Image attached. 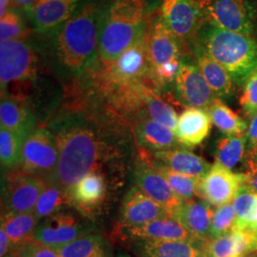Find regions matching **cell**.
I'll return each mask as SVG.
<instances>
[{
  "instance_id": "1",
  "label": "cell",
  "mask_w": 257,
  "mask_h": 257,
  "mask_svg": "<svg viewBox=\"0 0 257 257\" xmlns=\"http://www.w3.org/2000/svg\"><path fill=\"white\" fill-rule=\"evenodd\" d=\"M59 151L54 180L64 190L85 175L97 172L103 159L104 142L95 127L80 115L71 114L51 124Z\"/></svg>"
},
{
  "instance_id": "2",
  "label": "cell",
  "mask_w": 257,
  "mask_h": 257,
  "mask_svg": "<svg viewBox=\"0 0 257 257\" xmlns=\"http://www.w3.org/2000/svg\"><path fill=\"white\" fill-rule=\"evenodd\" d=\"M101 17L95 4L87 3L55 30V55L67 71L80 74L96 57Z\"/></svg>"
},
{
  "instance_id": "3",
  "label": "cell",
  "mask_w": 257,
  "mask_h": 257,
  "mask_svg": "<svg viewBox=\"0 0 257 257\" xmlns=\"http://www.w3.org/2000/svg\"><path fill=\"white\" fill-rule=\"evenodd\" d=\"M151 15L148 0H114L101 17L100 60L115 59L144 37L152 24Z\"/></svg>"
},
{
  "instance_id": "4",
  "label": "cell",
  "mask_w": 257,
  "mask_h": 257,
  "mask_svg": "<svg viewBox=\"0 0 257 257\" xmlns=\"http://www.w3.org/2000/svg\"><path fill=\"white\" fill-rule=\"evenodd\" d=\"M194 41L230 74L236 86H243L257 69V42L250 37L205 20Z\"/></svg>"
},
{
  "instance_id": "5",
  "label": "cell",
  "mask_w": 257,
  "mask_h": 257,
  "mask_svg": "<svg viewBox=\"0 0 257 257\" xmlns=\"http://www.w3.org/2000/svg\"><path fill=\"white\" fill-rule=\"evenodd\" d=\"M95 82L99 89L146 83L158 92L149 55L148 32L115 59L101 61L100 67L95 72Z\"/></svg>"
},
{
  "instance_id": "6",
  "label": "cell",
  "mask_w": 257,
  "mask_h": 257,
  "mask_svg": "<svg viewBox=\"0 0 257 257\" xmlns=\"http://www.w3.org/2000/svg\"><path fill=\"white\" fill-rule=\"evenodd\" d=\"M59 160L56 138L50 128H37L23 145L21 170L45 182L54 180Z\"/></svg>"
},
{
  "instance_id": "7",
  "label": "cell",
  "mask_w": 257,
  "mask_h": 257,
  "mask_svg": "<svg viewBox=\"0 0 257 257\" xmlns=\"http://www.w3.org/2000/svg\"><path fill=\"white\" fill-rule=\"evenodd\" d=\"M205 19L226 31L250 37L254 30V0H211L203 4Z\"/></svg>"
},
{
  "instance_id": "8",
  "label": "cell",
  "mask_w": 257,
  "mask_h": 257,
  "mask_svg": "<svg viewBox=\"0 0 257 257\" xmlns=\"http://www.w3.org/2000/svg\"><path fill=\"white\" fill-rule=\"evenodd\" d=\"M38 57L24 40H10L0 45V80L4 91L12 84L26 82L36 76Z\"/></svg>"
},
{
  "instance_id": "9",
  "label": "cell",
  "mask_w": 257,
  "mask_h": 257,
  "mask_svg": "<svg viewBox=\"0 0 257 257\" xmlns=\"http://www.w3.org/2000/svg\"><path fill=\"white\" fill-rule=\"evenodd\" d=\"M160 17L181 42L193 43L205 22V13L198 0H162Z\"/></svg>"
},
{
  "instance_id": "10",
  "label": "cell",
  "mask_w": 257,
  "mask_h": 257,
  "mask_svg": "<svg viewBox=\"0 0 257 257\" xmlns=\"http://www.w3.org/2000/svg\"><path fill=\"white\" fill-rule=\"evenodd\" d=\"M134 180L136 187L160 204L172 216L183 202L172 190L163 175L156 170L152 155H149L147 151L142 148L139 151L135 166Z\"/></svg>"
},
{
  "instance_id": "11",
  "label": "cell",
  "mask_w": 257,
  "mask_h": 257,
  "mask_svg": "<svg viewBox=\"0 0 257 257\" xmlns=\"http://www.w3.org/2000/svg\"><path fill=\"white\" fill-rule=\"evenodd\" d=\"M148 49L155 74L176 72L182 61L181 41L167 27L159 16L152 21L148 31Z\"/></svg>"
},
{
  "instance_id": "12",
  "label": "cell",
  "mask_w": 257,
  "mask_h": 257,
  "mask_svg": "<svg viewBox=\"0 0 257 257\" xmlns=\"http://www.w3.org/2000/svg\"><path fill=\"white\" fill-rule=\"evenodd\" d=\"M45 181L23 170H14L2 186L4 212H34Z\"/></svg>"
},
{
  "instance_id": "13",
  "label": "cell",
  "mask_w": 257,
  "mask_h": 257,
  "mask_svg": "<svg viewBox=\"0 0 257 257\" xmlns=\"http://www.w3.org/2000/svg\"><path fill=\"white\" fill-rule=\"evenodd\" d=\"M175 94L188 108L207 110L217 96L206 82L197 65L182 59L175 79Z\"/></svg>"
},
{
  "instance_id": "14",
  "label": "cell",
  "mask_w": 257,
  "mask_h": 257,
  "mask_svg": "<svg viewBox=\"0 0 257 257\" xmlns=\"http://www.w3.org/2000/svg\"><path fill=\"white\" fill-rule=\"evenodd\" d=\"M242 185V174H235L214 163L200 179L198 197L211 206L220 207L233 201Z\"/></svg>"
},
{
  "instance_id": "15",
  "label": "cell",
  "mask_w": 257,
  "mask_h": 257,
  "mask_svg": "<svg viewBox=\"0 0 257 257\" xmlns=\"http://www.w3.org/2000/svg\"><path fill=\"white\" fill-rule=\"evenodd\" d=\"M89 233L90 230L75 216L61 211L38 223L35 241L55 249Z\"/></svg>"
},
{
  "instance_id": "16",
  "label": "cell",
  "mask_w": 257,
  "mask_h": 257,
  "mask_svg": "<svg viewBox=\"0 0 257 257\" xmlns=\"http://www.w3.org/2000/svg\"><path fill=\"white\" fill-rule=\"evenodd\" d=\"M79 0H37L28 7V18L37 32L56 30L74 15Z\"/></svg>"
},
{
  "instance_id": "17",
  "label": "cell",
  "mask_w": 257,
  "mask_h": 257,
  "mask_svg": "<svg viewBox=\"0 0 257 257\" xmlns=\"http://www.w3.org/2000/svg\"><path fill=\"white\" fill-rule=\"evenodd\" d=\"M121 229L141 226L165 215L168 211L147 194L133 187L126 193L121 205Z\"/></svg>"
},
{
  "instance_id": "18",
  "label": "cell",
  "mask_w": 257,
  "mask_h": 257,
  "mask_svg": "<svg viewBox=\"0 0 257 257\" xmlns=\"http://www.w3.org/2000/svg\"><path fill=\"white\" fill-rule=\"evenodd\" d=\"M128 238L137 241H174L193 240L183 225L172 215H165L147 224L122 228Z\"/></svg>"
},
{
  "instance_id": "19",
  "label": "cell",
  "mask_w": 257,
  "mask_h": 257,
  "mask_svg": "<svg viewBox=\"0 0 257 257\" xmlns=\"http://www.w3.org/2000/svg\"><path fill=\"white\" fill-rule=\"evenodd\" d=\"M69 205H73L85 213L100 207L107 193V184L98 172L85 175L66 191Z\"/></svg>"
},
{
  "instance_id": "20",
  "label": "cell",
  "mask_w": 257,
  "mask_h": 257,
  "mask_svg": "<svg viewBox=\"0 0 257 257\" xmlns=\"http://www.w3.org/2000/svg\"><path fill=\"white\" fill-rule=\"evenodd\" d=\"M1 128H7L27 138L37 127L36 116L23 98L8 94L1 95Z\"/></svg>"
},
{
  "instance_id": "21",
  "label": "cell",
  "mask_w": 257,
  "mask_h": 257,
  "mask_svg": "<svg viewBox=\"0 0 257 257\" xmlns=\"http://www.w3.org/2000/svg\"><path fill=\"white\" fill-rule=\"evenodd\" d=\"M213 212L208 203L190 199L182 202L174 217L187 229L194 241L203 244L210 239Z\"/></svg>"
},
{
  "instance_id": "22",
  "label": "cell",
  "mask_w": 257,
  "mask_h": 257,
  "mask_svg": "<svg viewBox=\"0 0 257 257\" xmlns=\"http://www.w3.org/2000/svg\"><path fill=\"white\" fill-rule=\"evenodd\" d=\"M190 46L199 71L217 98H228L232 96L235 92L236 85L230 74L218 62L211 58L198 43L193 41Z\"/></svg>"
},
{
  "instance_id": "23",
  "label": "cell",
  "mask_w": 257,
  "mask_h": 257,
  "mask_svg": "<svg viewBox=\"0 0 257 257\" xmlns=\"http://www.w3.org/2000/svg\"><path fill=\"white\" fill-rule=\"evenodd\" d=\"M211 121L207 110L187 108L178 116L175 137L184 146H197L209 136Z\"/></svg>"
},
{
  "instance_id": "24",
  "label": "cell",
  "mask_w": 257,
  "mask_h": 257,
  "mask_svg": "<svg viewBox=\"0 0 257 257\" xmlns=\"http://www.w3.org/2000/svg\"><path fill=\"white\" fill-rule=\"evenodd\" d=\"M154 160L182 175L195 178H202L211 166L201 156L193 154L186 149H171L153 152Z\"/></svg>"
},
{
  "instance_id": "25",
  "label": "cell",
  "mask_w": 257,
  "mask_h": 257,
  "mask_svg": "<svg viewBox=\"0 0 257 257\" xmlns=\"http://www.w3.org/2000/svg\"><path fill=\"white\" fill-rule=\"evenodd\" d=\"M134 128L138 145L146 151L159 152L181 145L173 130L150 117L138 119L134 124Z\"/></svg>"
},
{
  "instance_id": "26",
  "label": "cell",
  "mask_w": 257,
  "mask_h": 257,
  "mask_svg": "<svg viewBox=\"0 0 257 257\" xmlns=\"http://www.w3.org/2000/svg\"><path fill=\"white\" fill-rule=\"evenodd\" d=\"M207 257H237L254 252L252 234L246 230H233L203 243Z\"/></svg>"
},
{
  "instance_id": "27",
  "label": "cell",
  "mask_w": 257,
  "mask_h": 257,
  "mask_svg": "<svg viewBox=\"0 0 257 257\" xmlns=\"http://www.w3.org/2000/svg\"><path fill=\"white\" fill-rule=\"evenodd\" d=\"M138 257H207L202 243L194 240L138 241Z\"/></svg>"
},
{
  "instance_id": "28",
  "label": "cell",
  "mask_w": 257,
  "mask_h": 257,
  "mask_svg": "<svg viewBox=\"0 0 257 257\" xmlns=\"http://www.w3.org/2000/svg\"><path fill=\"white\" fill-rule=\"evenodd\" d=\"M39 220L34 212H2L1 227L9 236L14 251L35 240Z\"/></svg>"
},
{
  "instance_id": "29",
  "label": "cell",
  "mask_w": 257,
  "mask_h": 257,
  "mask_svg": "<svg viewBox=\"0 0 257 257\" xmlns=\"http://www.w3.org/2000/svg\"><path fill=\"white\" fill-rule=\"evenodd\" d=\"M141 96L148 116L175 132L177 114L175 109L159 95L156 89L149 85H141Z\"/></svg>"
},
{
  "instance_id": "30",
  "label": "cell",
  "mask_w": 257,
  "mask_h": 257,
  "mask_svg": "<svg viewBox=\"0 0 257 257\" xmlns=\"http://www.w3.org/2000/svg\"><path fill=\"white\" fill-rule=\"evenodd\" d=\"M211 123L227 136L244 135L248 130L246 121L229 108L226 104L216 98L207 109Z\"/></svg>"
},
{
  "instance_id": "31",
  "label": "cell",
  "mask_w": 257,
  "mask_h": 257,
  "mask_svg": "<svg viewBox=\"0 0 257 257\" xmlns=\"http://www.w3.org/2000/svg\"><path fill=\"white\" fill-rule=\"evenodd\" d=\"M55 250L61 257H108L104 239L91 233Z\"/></svg>"
},
{
  "instance_id": "32",
  "label": "cell",
  "mask_w": 257,
  "mask_h": 257,
  "mask_svg": "<svg viewBox=\"0 0 257 257\" xmlns=\"http://www.w3.org/2000/svg\"><path fill=\"white\" fill-rule=\"evenodd\" d=\"M68 203L66 190L54 182H45L38 197L34 213L39 222L61 211Z\"/></svg>"
},
{
  "instance_id": "33",
  "label": "cell",
  "mask_w": 257,
  "mask_h": 257,
  "mask_svg": "<svg viewBox=\"0 0 257 257\" xmlns=\"http://www.w3.org/2000/svg\"><path fill=\"white\" fill-rule=\"evenodd\" d=\"M246 145L247 137L245 134L221 138L216 145L215 163L228 170L233 169L245 156Z\"/></svg>"
},
{
  "instance_id": "34",
  "label": "cell",
  "mask_w": 257,
  "mask_h": 257,
  "mask_svg": "<svg viewBox=\"0 0 257 257\" xmlns=\"http://www.w3.org/2000/svg\"><path fill=\"white\" fill-rule=\"evenodd\" d=\"M153 163L156 170L163 175V177L167 180V182L170 185L172 190L175 192V194L183 201L193 199L195 196H198L199 182L201 178H195L176 173L170 168L157 163L154 160V158Z\"/></svg>"
},
{
  "instance_id": "35",
  "label": "cell",
  "mask_w": 257,
  "mask_h": 257,
  "mask_svg": "<svg viewBox=\"0 0 257 257\" xmlns=\"http://www.w3.org/2000/svg\"><path fill=\"white\" fill-rule=\"evenodd\" d=\"M26 138L7 128L0 131V159L2 168L15 170L21 164L23 145Z\"/></svg>"
},
{
  "instance_id": "36",
  "label": "cell",
  "mask_w": 257,
  "mask_h": 257,
  "mask_svg": "<svg viewBox=\"0 0 257 257\" xmlns=\"http://www.w3.org/2000/svg\"><path fill=\"white\" fill-rule=\"evenodd\" d=\"M232 205L237 217L235 230H243L257 215V194L240 189Z\"/></svg>"
},
{
  "instance_id": "37",
  "label": "cell",
  "mask_w": 257,
  "mask_h": 257,
  "mask_svg": "<svg viewBox=\"0 0 257 257\" xmlns=\"http://www.w3.org/2000/svg\"><path fill=\"white\" fill-rule=\"evenodd\" d=\"M30 30L17 10L10 9L0 19L1 42L10 40H23L29 36Z\"/></svg>"
},
{
  "instance_id": "38",
  "label": "cell",
  "mask_w": 257,
  "mask_h": 257,
  "mask_svg": "<svg viewBox=\"0 0 257 257\" xmlns=\"http://www.w3.org/2000/svg\"><path fill=\"white\" fill-rule=\"evenodd\" d=\"M236 213L232 202L218 207L211 220L210 239L216 238L236 229Z\"/></svg>"
},
{
  "instance_id": "39",
  "label": "cell",
  "mask_w": 257,
  "mask_h": 257,
  "mask_svg": "<svg viewBox=\"0 0 257 257\" xmlns=\"http://www.w3.org/2000/svg\"><path fill=\"white\" fill-rule=\"evenodd\" d=\"M244 113L251 117L257 112V69L249 75L243 85V91L239 99Z\"/></svg>"
},
{
  "instance_id": "40",
  "label": "cell",
  "mask_w": 257,
  "mask_h": 257,
  "mask_svg": "<svg viewBox=\"0 0 257 257\" xmlns=\"http://www.w3.org/2000/svg\"><path fill=\"white\" fill-rule=\"evenodd\" d=\"M243 176V190L257 194V153H248L245 159Z\"/></svg>"
},
{
  "instance_id": "41",
  "label": "cell",
  "mask_w": 257,
  "mask_h": 257,
  "mask_svg": "<svg viewBox=\"0 0 257 257\" xmlns=\"http://www.w3.org/2000/svg\"><path fill=\"white\" fill-rule=\"evenodd\" d=\"M21 257H61L54 248L31 241L15 250Z\"/></svg>"
},
{
  "instance_id": "42",
  "label": "cell",
  "mask_w": 257,
  "mask_h": 257,
  "mask_svg": "<svg viewBox=\"0 0 257 257\" xmlns=\"http://www.w3.org/2000/svg\"><path fill=\"white\" fill-rule=\"evenodd\" d=\"M246 137L248 153H257V112L250 117Z\"/></svg>"
},
{
  "instance_id": "43",
  "label": "cell",
  "mask_w": 257,
  "mask_h": 257,
  "mask_svg": "<svg viewBox=\"0 0 257 257\" xmlns=\"http://www.w3.org/2000/svg\"><path fill=\"white\" fill-rule=\"evenodd\" d=\"M14 251V247L11 243L9 236L5 230L0 228V257H6Z\"/></svg>"
},
{
  "instance_id": "44",
  "label": "cell",
  "mask_w": 257,
  "mask_h": 257,
  "mask_svg": "<svg viewBox=\"0 0 257 257\" xmlns=\"http://www.w3.org/2000/svg\"><path fill=\"white\" fill-rule=\"evenodd\" d=\"M37 0H13L12 9L26 10L30 5H32Z\"/></svg>"
},
{
  "instance_id": "45",
  "label": "cell",
  "mask_w": 257,
  "mask_h": 257,
  "mask_svg": "<svg viewBox=\"0 0 257 257\" xmlns=\"http://www.w3.org/2000/svg\"><path fill=\"white\" fill-rule=\"evenodd\" d=\"M13 0H0V18L4 17L12 7Z\"/></svg>"
},
{
  "instance_id": "46",
  "label": "cell",
  "mask_w": 257,
  "mask_h": 257,
  "mask_svg": "<svg viewBox=\"0 0 257 257\" xmlns=\"http://www.w3.org/2000/svg\"><path fill=\"white\" fill-rule=\"evenodd\" d=\"M6 257H21L19 254H18L16 251H13L12 253H10L9 255L8 256Z\"/></svg>"
},
{
  "instance_id": "47",
  "label": "cell",
  "mask_w": 257,
  "mask_h": 257,
  "mask_svg": "<svg viewBox=\"0 0 257 257\" xmlns=\"http://www.w3.org/2000/svg\"><path fill=\"white\" fill-rule=\"evenodd\" d=\"M199 2H201L202 4H206V3H208V2H210L211 0H198Z\"/></svg>"
},
{
  "instance_id": "48",
  "label": "cell",
  "mask_w": 257,
  "mask_h": 257,
  "mask_svg": "<svg viewBox=\"0 0 257 257\" xmlns=\"http://www.w3.org/2000/svg\"><path fill=\"white\" fill-rule=\"evenodd\" d=\"M237 257H253V255L251 253H248V254H244V255H240V256Z\"/></svg>"
},
{
  "instance_id": "49",
  "label": "cell",
  "mask_w": 257,
  "mask_h": 257,
  "mask_svg": "<svg viewBox=\"0 0 257 257\" xmlns=\"http://www.w3.org/2000/svg\"><path fill=\"white\" fill-rule=\"evenodd\" d=\"M119 257H131V256H128V255H120Z\"/></svg>"
},
{
  "instance_id": "50",
  "label": "cell",
  "mask_w": 257,
  "mask_h": 257,
  "mask_svg": "<svg viewBox=\"0 0 257 257\" xmlns=\"http://www.w3.org/2000/svg\"><path fill=\"white\" fill-rule=\"evenodd\" d=\"M255 252H256V254H255V255H253V257H257V251H255Z\"/></svg>"
}]
</instances>
